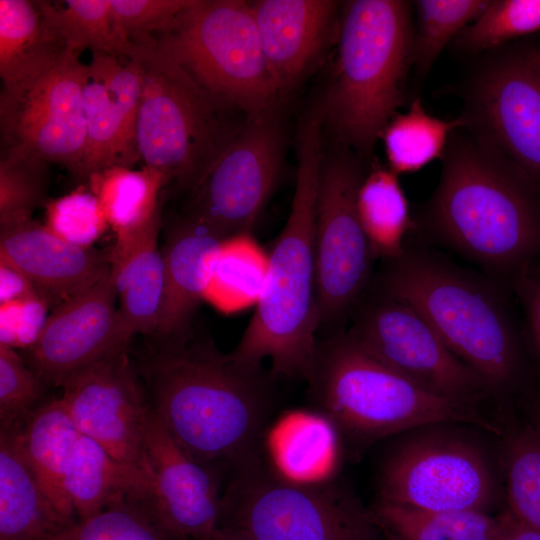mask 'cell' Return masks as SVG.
<instances>
[{
	"mask_svg": "<svg viewBox=\"0 0 540 540\" xmlns=\"http://www.w3.org/2000/svg\"><path fill=\"white\" fill-rule=\"evenodd\" d=\"M48 182V163L34 157L1 154L0 227L31 218L43 204Z\"/></svg>",
	"mask_w": 540,
	"mask_h": 540,
	"instance_id": "cell-39",
	"label": "cell"
},
{
	"mask_svg": "<svg viewBox=\"0 0 540 540\" xmlns=\"http://www.w3.org/2000/svg\"><path fill=\"white\" fill-rule=\"evenodd\" d=\"M528 51L533 64L540 72V45L528 44Z\"/></svg>",
	"mask_w": 540,
	"mask_h": 540,
	"instance_id": "cell-48",
	"label": "cell"
},
{
	"mask_svg": "<svg viewBox=\"0 0 540 540\" xmlns=\"http://www.w3.org/2000/svg\"><path fill=\"white\" fill-rule=\"evenodd\" d=\"M162 207L140 230L115 245L109 255L110 276L121 317L132 335L155 337L165 294V271L158 237Z\"/></svg>",
	"mask_w": 540,
	"mask_h": 540,
	"instance_id": "cell-23",
	"label": "cell"
},
{
	"mask_svg": "<svg viewBox=\"0 0 540 540\" xmlns=\"http://www.w3.org/2000/svg\"><path fill=\"white\" fill-rule=\"evenodd\" d=\"M45 226L72 245L91 248L109 224L98 198L79 189L47 203Z\"/></svg>",
	"mask_w": 540,
	"mask_h": 540,
	"instance_id": "cell-41",
	"label": "cell"
},
{
	"mask_svg": "<svg viewBox=\"0 0 540 540\" xmlns=\"http://www.w3.org/2000/svg\"><path fill=\"white\" fill-rule=\"evenodd\" d=\"M154 44L203 87L248 116L279 104L251 2L191 0Z\"/></svg>",
	"mask_w": 540,
	"mask_h": 540,
	"instance_id": "cell-9",
	"label": "cell"
},
{
	"mask_svg": "<svg viewBox=\"0 0 540 540\" xmlns=\"http://www.w3.org/2000/svg\"><path fill=\"white\" fill-rule=\"evenodd\" d=\"M367 289L418 312L491 396L521 384L527 342L509 288L428 246L406 242L399 256L383 260Z\"/></svg>",
	"mask_w": 540,
	"mask_h": 540,
	"instance_id": "cell-3",
	"label": "cell"
},
{
	"mask_svg": "<svg viewBox=\"0 0 540 540\" xmlns=\"http://www.w3.org/2000/svg\"><path fill=\"white\" fill-rule=\"evenodd\" d=\"M67 51L24 81L2 85L1 154L34 157L82 175L86 148L83 102L85 64Z\"/></svg>",
	"mask_w": 540,
	"mask_h": 540,
	"instance_id": "cell-13",
	"label": "cell"
},
{
	"mask_svg": "<svg viewBox=\"0 0 540 540\" xmlns=\"http://www.w3.org/2000/svg\"><path fill=\"white\" fill-rule=\"evenodd\" d=\"M501 540H540V532L522 524L515 517Z\"/></svg>",
	"mask_w": 540,
	"mask_h": 540,
	"instance_id": "cell-46",
	"label": "cell"
},
{
	"mask_svg": "<svg viewBox=\"0 0 540 540\" xmlns=\"http://www.w3.org/2000/svg\"><path fill=\"white\" fill-rule=\"evenodd\" d=\"M191 0H110L117 34L125 41L165 29Z\"/></svg>",
	"mask_w": 540,
	"mask_h": 540,
	"instance_id": "cell-42",
	"label": "cell"
},
{
	"mask_svg": "<svg viewBox=\"0 0 540 540\" xmlns=\"http://www.w3.org/2000/svg\"><path fill=\"white\" fill-rule=\"evenodd\" d=\"M511 290L521 308L526 342L540 360V257L518 275Z\"/></svg>",
	"mask_w": 540,
	"mask_h": 540,
	"instance_id": "cell-44",
	"label": "cell"
},
{
	"mask_svg": "<svg viewBox=\"0 0 540 540\" xmlns=\"http://www.w3.org/2000/svg\"><path fill=\"white\" fill-rule=\"evenodd\" d=\"M462 126L461 116L439 119L426 112L419 98L414 99L409 110L396 113L382 132L390 169L396 174L412 173L441 158L451 132Z\"/></svg>",
	"mask_w": 540,
	"mask_h": 540,
	"instance_id": "cell-32",
	"label": "cell"
},
{
	"mask_svg": "<svg viewBox=\"0 0 540 540\" xmlns=\"http://www.w3.org/2000/svg\"><path fill=\"white\" fill-rule=\"evenodd\" d=\"M47 24L38 2L0 1V76L2 85L32 78L67 52Z\"/></svg>",
	"mask_w": 540,
	"mask_h": 540,
	"instance_id": "cell-27",
	"label": "cell"
},
{
	"mask_svg": "<svg viewBox=\"0 0 540 540\" xmlns=\"http://www.w3.org/2000/svg\"><path fill=\"white\" fill-rule=\"evenodd\" d=\"M339 435L317 412H299L284 418L270 441L271 462L283 474L298 480L327 478L333 469Z\"/></svg>",
	"mask_w": 540,
	"mask_h": 540,
	"instance_id": "cell-31",
	"label": "cell"
},
{
	"mask_svg": "<svg viewBox=\"0 0 540 540\" xmlns=\"http://www.w3.org/2000/svg\"><path fill=\"white\" fill-rule=\"evenodd\" d=\"M24 461L11 431H0V540H49L74 524Z\"/></svg>",
	"mask_w": 540,
	"mask_h": 540,
	"instance_id": "cell-25",
	"label": "cell"
},
{
	"mask_svg": "<svg viewBox=\"0 0 540 540\" xmlns=\"http://www.w3.org/2000/svg\"><path fill=\"white\" fill-rule=\"evenodd\" d=\"M411 7L402 0L344 4L334 75L319 107L324 127L360 158L370 157L403 102L413 66Z\"/></svg>",
	"mask_w": 540,
	"mask_h": 540,
	"instance_id": "cell-6",
	"label": "cell"
},
{
	"mask_svg": "<svg viewBox=\"0 0 540 540\" xmlns=\"http://www.w3.org/2000/svg\"><path fill=\"white\" fill-rule=\"evenodd\" d=\"M361 158L339 145L323 155L315 221L316 295L320 326L338 327L363 296L376 259L362 227L357 197Z\"/></svg>",
	"mask_w": 540,
	"mask_h": 540,
	"instance_id": "cell-11",
	"label": "cell"
},
{
	"mask_svg": "<svg viewBox=\"0 0 540 540\" xmlns=\"http://www.w3.org/2000/svg\"><path fill=\"white\" fill-rule=\"evenodd\" d=\"M150 410L194 459L229 476L263 457L274 381L191 336L157 341L138 355Z\"/></svg>",
	"mask_w": 540,
	"mask_h": 540,
	"instance_id": "cell-1",
	"label": "cell"
},
{
	"mask_svg": "<svg viewBox=\"0 0 540 540\" xmlns=\"http://www.w3.org/2000/svg\"><path fill=\"white\" fill-rule=\"evenodd\" d=\"M36 294L41 292L26 275L14 266L0 261V304Z\"/></svg>",
	"mask_w": 540,
	"mask_h": 540,
	"instance_id": "cell-45",
	"label": "cell"
},
{
	"mask_svg": "<svg viewBox=\"0 0 540 540\" xmlns=\"http://www.w3.org/2000/svg\"><path fill=\"white\" fill-rule=\"evenodd\" d=\"M53 32L68 51L79 54L84 49L128 59L134 43L116 32L110 0H68L63 6L37 1Z\"/></svg>",
	"mask_w": 540,
	"mask_h": 540,
	"instance_id": "cell-33",
	"label": "cell"
},
{
	"mask_svg": "<svg viewBox=\"0 0 540 540\" xmlns=\"http://www.w3.org/2000/svg\"><path fill=\"white\" fill-rule=\"evenodd\" d=\"M540 30V0H490L453 44L463 52H489Z\"/></svg>",
	"mask_w": 540,
	"mask_h": 540,
	"instance_id": "cell-38",
	"label": "cell"
},
{
	"mask_svg": "<svg viewBox=\"0 0 540 540\" xmlns=\"http://www.w3.org/2000/svg\"><path fill=\"white\" fill-rule=\"evenodd\" d=\"M323 131L321 111L313 108L297 131L296 184L288 219L267 256L256 309L229 353L235 361L252 367L269 359L275 379L306 381L318 344L315 221Z\"/></svg>",
	"mask_w": 540,
	"mask_h": 540,
	"instance_id": "cell-4",
	"label": "cell"
},
{
	"mask_svg": "<svg viewBox=\"0 0 540 540\" xmlns=\"http://www.w3.org/2000/svg\"><path fill=\"white\" fill-rule=\"evenodd\" d=\"M247 237L225 241L215 259L206 297L220 307L257 302L262 292L267 257Z\"/></svg>",
	"mask_w": 540,
	"mask_h": 540,
	"instance_id": "cell-35",
	"label": "cell"
},
{
	"mask_svg": "<svg viewBox=\"0 0 540 540\" xmlns=\"http://www.w3.org/2000/svg\"><path fill=\"white\" fill-rule=\"evenodd\" d=\"M251 8L267 64L283 97L321 53L335 24L338 3L257 0Z\"/></svg>",
	"mask_w": 540,
	"mask_h": 540,
	"instance_id": "cell-21",
	"label": "cell"
},
{
	"mask_svg": "<svg viewBox=\"0 0 540 540\" xmlns=\"http://www.w3.org/2000/svg\"><path fill=\"white\" fill-rule=\"evenodd\" d=\"M357 209L375 257L399 256L416 223L397 174L373 162L359 188Z\"/></svg>",
	"mask_w": 540,
	"mask_h": 540,
	"instance_id": "cell-30",
	"label": "cell"
},
{
	"mask_svg": "<svg viewBox=\"0 0 540 540\" xmlns=\"http://www.w3.org/2000/svg\"><path fill=\"white\" fill-rule=\"evenodd\" d=\"M537 425L540 427V417H539V423Z\"/></svg>",
	"mask_w": 540,
	"mask_h": 540,
	"instance_id": "cell-49",
	"label": "cell"
},
{
	"mask_svg": "<svg viewBox=\"0 0 540 540\" xmlns=\"http://www.w3.org/2000/svg\"><path fill=\"white\" fill-rule=\"evenodd\" d=\"M50 306L42 294L0 304V345L30 347L44 328Z\"/></svg>",
	"mask_w": 540,
	"mask_h": 540,
	"instance_id": "cell-43",
	"label": "cell"
},
{
	"mask_svg": "<svg viewBox=\"0 0 540 540\" xmlns=\"http://www.w3.org/2000/svg\"><path fill=\"white\" fill-rule=\"evenodd\" d=\"M0 261L26 275L56 307L110 272L109 258L68 243L32 219L0 227Z\"/></svg>",
	"mask_w": 540,
	"mask_h": 540,
	"instance_id": "cell-20",
	"label": "cell"
},
{
	"mask_svg": "<svg viewBox=\"0 0 540 540\" xmlns=\"http://www.w3.org/2000/svg\"><path fill=\"white\" fill-rule=\"evenodd\" d=\"M49 540H186L164 528L146 501L125 498L78 519Z\"/></svg>",
	"mask_w": 540,
	"mask_h": 540,
	"instance_id": "cell-36",
	"label": "cell"
},
{
	"mask_svg": "<svg viewBox=\"0 0 540 540\" xmlns=\"http://www.w3.org/2000/svg\"><path fill=\"white\" fill-rule=\"evenodd\" d=\"M210 540H248L230 530L218 527Z\"/></svg>",
	"mask_w": 540,
	"mask_h": 540,
	"instance_id": "cell-47",
	"label": "cell"
},
{
	"mask_svg": "<svg viewBox=\"0 0 540 540\" xmlns=\"http://www.w3.org/2000/svg\"><path fill=\"white\" fill-rule=\"evenodd\" d=\"M47 388L14 348L0 345V431L19 428Z\"/></svg>",
	"mask_w": 540,
	"mask_h": 540,
	"instance_id": "cell-40",
	"label": "cell"
},
{
	"mask_svg": "<svg viewBox=\"0 0 540 540\" xmlns=\"http://www.w3.org/2000/svg\"><path fill=\"white\" fill-rule=\"evenodd\" d=\"M64 491L78 519H84L125 498L147 501L152 481L146 472L115 459L82 435L65 472Z\"/></svg>",
	"mask_w": 540,
	"mask_h": 540,
	"instance_id": "cell-26",
	"label": "cell"
},
{
	"mask_svg": "<svg viewBox=\"0 0 540 540\" xmlns=\"http://www.w3.org/2000/svg\"><path fill=\"white\" fill-rule=\"evenodd\" d=\"M90 190L98 198L116 241L144 227L164 204L165 176L144 165L141 170L113 166L88 177Z\"/></svg>",
	"mask_w": 540,
	"mask_h": 540,
	"instance_id": "cell-29",
	"label": "cell"
},
{
	"mask_svg": "<svg viewBox=\"0 0 540 540\" xmlns=\"http://www.w3.org/2000/svg\"><path fill=\"white\" fill-rule=\"evenodd\" d=\"M284 148L279 104L249 115L229 147L188 193L184 214L226 241L249 236L277 184Z\"/></svg>",
	"mask_w": 540,
	"mask_h": 540,
	"instance_id": "cell-12",
	"label": "cell"
},
{
	"mask_svg": "<svg viewBox=\"0 0 540 540\" xmlns=\"http://www.w3.org/2000/svg\"><path fill=\"white\" fill-rule=\"evenodd\" d=\"M145 456L152 481L146 504L155 519L186 540H210L219 526L220 476L191 457L151 410Z\"/></svg>",
	"mask_w": 540,
	"mask_h": 540,
	"instance_id": "cell-18",
	"label": "cell"
},
{
	"mask_svg": "<svg viewBox=\"0 0 540 540\" xmlns=\"http://www.w3.org/2000/svg\"><path fill=\"white\" fill-rule=\"evenodd\" d=\"M387 540H501L514 516L486 511H435L379 502L370 510Z\"/></svg>",
	"mask_w": 540,
	"mask_h": 540,
	"instance_id": "cell-28",
	"label": "cell"
},
{
	"mask_svg": "<svg viewBox=\"0 0 540 540\" xmlns=\"http://www.w3.org/2000/svg\"><path fill=\"white\" fill-rule=\"evenodd\" d=\"M315 412L357 444L430 425L463 423L495 435L475 404L435 395L367 352L348 331L319 341L307 378Z\"/></svg>",
	"mask_w": 540,
	"mask_h": 540,
	"instance_id": "cell-5",
	"label": "cell"
},
{
	"mask_svg": "<svg viewBox=\"0 0 540 540\" xmlns=\"http://www.w3.org/2000/svg\"><path fill=\"white\" fill-rule=\"evenodd\" d=\"M509 511L540 532V427L529 426L509 438L504 451Z\"/></svg>",
	"mask_w": 540,
	"mask_h": 540,
	"instance_id": "cell-37",
	"label": "cell"
},
{
	"mask_svg": "<svg viewBox=\"0 0 540 540\" xmlns=\"http://www.w3.org/2000/svg\"><path fill=\"white\" fill-rule=\"evenodd\" d=\"M143 88L137 150L168 185L190 193L229 147L248 115L203 87L150 36L132 41Z\"/></svg>",
	"mask_w": 540,
	"mask_h": 540,
	"instance_id": "cell-7",
	"label": "cell"
},
{
	"mask_svg": "<svg viewBox=\"0 0 540 540\" xmlns=\"http://www.w3.org/2000/svg\"><path fill=\"white\" fill-rule=\"evenodd\" d=\"M349 316L347 331L367 352L423 389L475 405L491 396L410 306L367 289Z\"/></svg>",
	"mask_w": 540,
	"mask_h": 540,
	"instance_id": "cell-14",
	"label": "cell"
},
{
	"mask_svg": "<svg viewBox=\"0 0 540 540\" xmlns=\"http://www.w3.org/2000/svg\"><path fill=\"white\" fill-rule=\"evenodd\" d=\"M13 432L19 451L56 509L77 521L64 491V476L82 436L62 398L42 401Z\"/></svg>",
	"mask_w": 540,
	"mask_h": 540,
	"instance_id": "cell-24",
	"label": "cell"
},
{
	"mask_svg": "<svg viewBox=\"0 0 540 540\" xmlns=\"http://www.w3.org/2000/svg\"><path fill=\"white\" fill-rule=\"evenodd\" d=\"M441 160L415 230L511 290L540 257V187L464 126L451 132Z\"/></svg>",
	"mask_w": 540,
	"mask_h": 540,
	"instance_id": "cell-2",
	"label": "cell"
},
{
	"mask_svg": "<svg viewBox=\"0 0 540 540\" xmlns=\"http://www.w3.org/2000/svg\"><path fill=\"white\" fill-rule=\"evenodd\" d=\"M143 88L139 63L92 52L85 66L83 102L86 148L82 177L113 166L130 168L140 160L137 122Z\"/></svg>",
	"mask_w": 540,
	"mask_h": 540,
	"instance_id": "cell-19",
	"label": "cell"
},
{
	"mask_svg": "<svg viewBox=\"0 0 540 540\" xmlns=\"http://www.w3.org/2000/svg\"><path fill=\"white\" fill-rule=\"evenodd\" d=\"M128 351L70 377L61 398L81 435L150 475L145 456L150 408Z\"/></svg>",
	"mask_w": 540,
	"mask_h": 540,
	"instance_id": "cell-16",
	"label": "cell"
},
{
	"mask_svg": "<svg viewBox=\"0 0 540 540\" xmlns=\"http://www.w3.org/2000/svg\"><path fill=\"white\" fill-rule=\"evenodd\" d=\"M225 241L185 214L170 224L162 251L165 294L156 341L189 335L191 319L206 297L215 259Z\"/></svg>",
	"mask_w": 540,
	"mask_h": 540,
	"instance_id": "cell-22",
	"label": "cell"
},
{
	"mask_svg": "<svg viewBox=\"0 0 540 540\" xmlns=\"http://www.w3.org/2000/svg\"><path fill=\"white\" fill-rule=\"evenodd\" d=\"M490 0H418L414 27L413 66L416 75L426 76L457 35L474 22Z\"/></svg>",
	"mask_w": 540,
	"mask_h": 540,
	"instance_id": "cell-34",
	"label": "cell"
},
{
	"mask_svg": "<svg viewBox=\"0 0 540 540\" xmlns=\"http://www.w3.org/2000/svg\"><path fill=\"white\" fill-rule=\"evenodd\" d=\"M439 425L418 428L389 450L378 477L379 502L435 511H486L496 483L484 449Z\"/></svg>",
	"mask_w": 540,
	"mask_h": 540,
	"instance_id": "cell-10",
	"label": "cell"
},
{
	"mask_svg": "<svg viewBox=\"0 0 540 540\" xmlns=\"http://www.w3.org/2000/svg\"><path fill=\"white\" fill-rule=\"evenodd\" d=\"M218 527L248 540L384 539L348 488L289 477L263 457L229 476Z\"/></svg>",
	"mask_w": 540,
	"mask_h": 540,
	"instance_id": "cell-8",
	"label": "cell"
},
{
	"mask_svg": "<svg viewBox=\"0 0 540 540\" xmlns=\"http://www.w3.org/2000/svg\"><path fill=\"white\" fill-rule=\"evenodd\" d=\"M116 298L109 272L54 307L23 358L48 388L61 387L83 369L129 350L133 335L116 307Z\"/></svg>",
	"mask_w": 540,
	"mask_h": 540,
	"instance_id": "cell-17",
	"label": "cell"
},
{
	"mask_svg": "<svg viewBox=\"0 0 540 540\" xmlns=\"http://www.w3.org/2000/svg\"><path fill=\"white\" fill-rule=\"evenodd\" d=\"M461 117L540 187V72L528 44L489 51L466 85Z\"/></svg>",
	"mask_w": 540,
	"mask_h": 540,
	"instance_id": "cell-15",
	"label": "cell"
}]
</instances>
